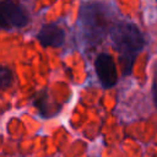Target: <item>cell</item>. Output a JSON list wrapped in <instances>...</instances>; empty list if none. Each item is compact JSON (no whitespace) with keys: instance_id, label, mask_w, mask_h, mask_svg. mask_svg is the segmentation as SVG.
I'll use <instances>...</instances> for the list:
<instances>
[{"instance_id":"obj_1","label":"cell","mask_w":157,"mask_h":157,"mask_svg":"<svg viewBox=\"0 0 157 157\" xmlns=\"http://www.w3.org/2000/svg\"><path fill=\"white\" fill-rule=\"evenodd\" d=\"M109 36L114 48L119 53L123 74H130L135 58L145 47V39L140 29L134 23L118 21L110 27Z\"/></svg>"},{"instance_id":"obj_2","label":"cell","mask_w":157,"mask_h":157,"mask_svg":"<svg viewBox=\"0 0 157 157\" xmlns=\"http://www.w3.org/2000/svg\"><path fill=\"white\" fill-rule=\"evenodd\" d=\"M105 9H101L98 4H87L86 7L82 6L80 11L81 25L90 38H99L107 25Z\"/></svg>"},{"instance_id":"obj_3","label":"cell","mask_w":157,"mask_h":157,"mask_svg":"<svg viewBox=\"0 0 157 157\" xmlns=\"http://www.w3.org/2000/svg\"><path fill=\"white\" fill-rule=\"evenodd\" d=\"M28 22V15L22 6L12 1L0 2V25L2 28L23 27Z\"/></svg>"},{"instance_id":"obj_4","label":"cell","mask_w":157,"mask_h":157,"mask_svg":"<svg viewBox=\"0 0 157 157\" xmlns=\"http://www.w3.org/2000/svg\"><path fill=\"white\" fill-rule=\"evenodd\" d=\"M94 67H96V72L99 78V82L104 88H110L117 83L118 71H117L114 59L109 54L107 53L99 54L96 58Z\"/></svg>"},{"instance_id":"obj_5","label":"cell","mask_w":157,"mask_h":157,"mask_svg":"<svg viewBox=\"0 0 157 157\" xmlns=\"http://www.w3.org/2000/svg\"><path fill=\"white\" fill-rule=\"evenodd\" d=\"M39 43L43 47H60L64 43L65 39V32L61 27L54 25V23H49V25H44L38 36H37Z\"/></svg>"},{"instance_id":"obj_6","label":"cell","mask_w":157,"mask_h":157,"mask_svg":"<svg viewBox=\"0 0 157 157\" xmlns=\"http://www.w3.org/2000/svg\"><path fill=\"white\" fill-rule=\"evenodd\" d=\"M12 82V74L7 67H1L0 70V86L1 88H6Z\"/></svg>"},{"instance_id":"obj_7","label":"cell","mask_w":157,"mask_h":157,"mask_svg":"<svg viewBox=\"0 0 157 157\" xmlns=\"http://www.w3.org/2000/svg\"><path fill=\"white\" fill-rule=\"evenodd\" d=\"M153 99H155V104L157 105V76L155 78V82H153Z\"/></svg>"}]
</instances>
